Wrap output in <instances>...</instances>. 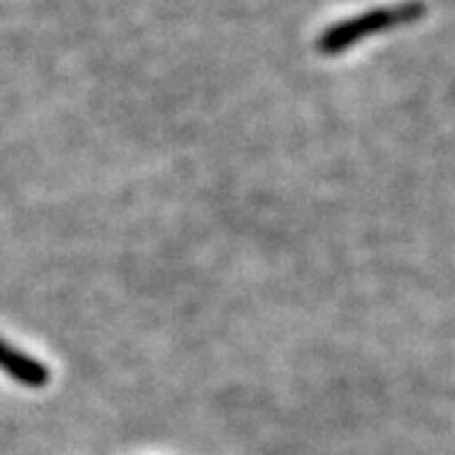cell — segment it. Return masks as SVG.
I'll list each match as a JSON object with an SVG mask.
<instances>
[{
    "label": "cell",
    "instance_id": "2",
    "mask_svg": "<svg viewBox=\"0 0 455 455\" xmlns=\"http://www.w3.org/2000/svg\"><path fill=\"white\" fill-rule=\"evenodd\" d=\"M0 371H5L7 377L14 379L17 384L28 386V388H43L52 379L49 370L40 360L21 354L17 347L3 339H0Z\"/></svg>",
    "mask_w": 455,
    "mask_h": 455
},
{
    "label": "cell",
    "instance_id": "1",
    "mask_svg": "<svg viewBox=\"0 0 455 455\" xmlns=\"http://www.w3.org/2000/svg\"><path fill=\"white\" fill-rule=\"evenodd\" d=\"M423 12H426V7L420 5V3H407V5L386 7V10H371V12L360 14V17L348 19V21H341V24L325 30L321 40H318V49L328 56H337L344 49L354 47L363 37L379 33V30H388L400 24L416 21Z\"/></svg>",
    "mask_w": 455,
    "mask_h": 455
}]
</instances>
